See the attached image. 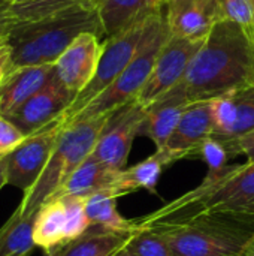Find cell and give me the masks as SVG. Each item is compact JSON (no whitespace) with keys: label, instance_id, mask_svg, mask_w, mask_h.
I'll return each mask as SVG.
<instances>
[{"label":"cell","instance_id":"cell-1","mask_svg":"<svg viewBox=\"0 0 254 256\" xmlns=\"http://www.w3.org/2000/svg\"><path fill=\"white\" fill-rule=\"evenodd\" d=\"M189 102L214 100L254 86V40L232 21H220L207 36L181 81Z\"/></svg>","mask_w":254,"mask_h":256},{"label":"cell","instance_id":"cell-2","mask_svg":"<svg viewBox=\"0 0 254 256\" xmlns=\"http://www.w3.org/2000/svg\"><path fill=\"white\" fill-rule=\"evenodd\" d=\"M254 218V162L208 172L195 189L135 219L138 228L199 216Z\"/></svg>","mask_w":254,"mask_h":256},{"label":"cell","instance_id":"cell-3","mask_svg":"<svg viewBox=\"0 0 254 256\" xmlns=\"http://www.w3.org/2000/svg\"><path fill=\"white\" fill-rule=\"evenodd\" d=\"M82 33L105 36L100 18L91 3L40 20L12 24L6 34L12 66L16 69L54 64L63 51Z\"/></svg>","mask_w":254,"mask_h":256},{"label":"cell","instance_id":"cell-4","mask_svg":"<svg viewBox=\"0 0 254 256\" xmlns=\"http://www.w3.org/2000/svg\"><path fill=\"white\" fill-rule=\"evenodd\" d=\"M174 256H243L254 238V218L199 216L150 226Z\"/></svg>","mask_w":254,"mask_h":256},{"label":"cell","instance_id":"cell-5","mask_svg":"<svg viewBox=\"0 0 254 256\" xmlns=\"http://www.w3.org/2000/svg\"><path fill=\"white\" fill-rule=\"evenodd\" d=\"M108 116L64 123L48 165L16 207L22 214L34 216L39 207L54 196L69 176L93 153Z\"/></svg>","mask_w":254,"mask_h":256},{"label":"cell","instance_id":"cell-6","mask_svg":"<svg viewBox=\"0 0 254 256\" xmlns=\"http://www.w3.org/2000/svg\"><path fill=\"white\" fill-rule=\"evenodd\" d=\"M168 38H169V30L165 18V8H163L150 18L148 28L142 39V44L133 60L129 63V66L106 90H103L97 98H94L72 120L100 117L129 104L130 100H135L141 88L145 86L147 80L150 78L156 58L162 46L168 40Z\"/></svg>","mask_w":254,"mask_h":256},{"label":"cell","instance_id":"cell-7","mask_svg":"<svg viewBox=\"0 0 254 256\" xmlns=\"http://www.w3.org/2000/svg\"><path fill=\"white\" fill-rule=\"evenodd\" d=\"M153 15L136 22L135 26L129 27L127 30L121 32L112 38L105 39L96 74H94L93 80L85 86V88H82L76 94V98L72 102V105L69 106V110L63 114L64 123L72 120L94 98H97L103 90H106L120 76V74L129 66V63L133 60V57L136 56V52L142 44V39L148 28L150 18Z\"/></svg>","mask_w":254,"mask_h":256},{"label":"cell","instance_id":"cell-8","mask_svg":"<svg viewBox=\"0 0 254 256\" xmlns=\"http://www.w3.org/2000/svg\"><path fill=\"white\" fill-rule=\"evenodd\" d=\"M64 128L63 116L28 135L6 159V184L28 192L42 176Z\"/></svg>","mask_w":254,"mask_h":256},{"label":"cell","instance_id":"cell-9","mask_svg":"<svg viewBox=\"0 0 254 256\" xmlns=\"http://www.w3.org/2000/svg\"><path fill=\"white\" fill-rule=\"evenodd\" d=\"M144 116L145 106L136 99L109 112L91 156L115 171L127 168L130 148L139 135Z\"/></svg>","mask_w":254,"mask_h":256},{"label":"cell","instance_id":"cell-10","mask_svg":"<svg viewBox=\"0 0 254 256\" xmlns=\"http://www.w3.org/2000/svg\"><path fill=\"white\" fill-rule=\"evenodd\" d=\"M204 40L174 38L169 34L156 58L151 75L141 88L136 100L142 106H148L157 98L178 86Z\"/></svg>","mask_w":254,"mask_h":256},{"label":"cell","instance_id":"cell-11","mask_svg":"<svg viewBox=\"0 0 254 256\" xmlns=\"http://www.w3.org/2000/svg\"><path fill=\"white\" fill-rule=\"evenodd\" d=\"M75 98L76 93L54 76L34 96L4 117L28 136L60 118L69 110Z\"/></svg>","mask_w":254,"mask_h":256},{"label":"cell","instance_id":"cell-12","mask_svg":"<svg viewBox=\"0 0 254 256\" xmlns=\"http://www.w3.org/2000/svg\"><path fill=\"white\" fill-rule=\"evenodd\" d=\"M165 18L171 36L204 40L222 21L220 0H169Z\"/></svg>","mask_w":254,"mask_h":256},{"label":"cell","instance_id":"cell-13","mask_svg":"<svg viewBox=\"0 0 254 256\" xmlns=\"http://www.w3.org/2000/svg\"><path fill=\"white\" fill-rule=\"evenodd\" d=\"M102 50L100 36L94 33L79 34L54 63L57 80L78 94L93 80Z\"/></svg>","mask_w":254,"mask_h":256},{"label":"cell","instance_id":"cell-14","mask_svg":"<svg viewBox=\"0 0 254 256\" xmlns=\"http://www.w3.org/2000/svg\"><path fill=\"white\" fill-rule=\"evenodd\" d=\"M211 106L214 138L231 141L254 129V86L223 94L211 100Z\"/></svg>","mask_w":254,"mask_h":256},{"label":"cell","instance_id":"cell-15","mask_svg":"<svg viewBox=\"0 0 254 256\" xmlns=\"http://www.w3.org/2000/svg\"><path fill=\"white\" fill-rule=\"evenodd\" d=\"M189 105V98L183 84L180 82L172 90L145 106V116L139 129V135L150 138L156 148L165 147Z\"/></svg>","mask_w":254,"mask_h":256},{"label":"cell","instance_id":"cell-16","mask_svg":"<svg viewBox=\"0 0 254 256\" xmlns=\"http://www.w3.org/2000/svg\"><path fill=\"white\" fill-rule=\"evenodd\" d=\"M213 106L211 100H201L190 104L183 112L174 134L165 144L178 160L186 158H193L198 146L213 136Z\"/></svg>","mask_w":254,"mask_h":256},{"label":"cell","instance_id":"cell-17","mask_svg":"<svg viewBox=\"0 0 254 256\" xmlns=\"http://www.w3.org/2000/svg\"><path fill=\"white\" fill-rule=\"evenodd\" d=\"M55 76L54 64L25 66L13 69L0 87V114L7 116Z\"/></svg>","mask_w":254,"mask_h":256},{"label":"cell","instance_id":"cell-18","mask_svg":"<svg viewBox=\"0 0 254 256\" xmlns=\"http://www.w3.org/2000/svg\"><path fill=\"white\" fill-rule=\"evenodd\" d=\"M96 9L105 38H112L163 9L159 0H90Z\"/></svg>","mask_w":254,"mask_h":256},{"label":"cell","instance_id":"cell-19","mask_svg":"<svg viewBox=\"0 0 254 256\" xmlns=\"http://www.w3.org/2000/svg\"><path fill=\"white\" fill-rule=\"evenodd\" d=\"M118 172L120 171L109 168L108 165L90 154L69 176V178L51 198L88 196L96 192H112L115 195V183Z\"/></svg>","mask_w":254,"mask_h":256},{"label":"cell","instance_id":"cell-20","mask_svg":"<svg viewBox=\"0 0 254 256\" xmlns=\"http://www.w3.org/2000/svg\"><path fill=\"white\" fill-rule=\"evenodd\" d=\"M177 160L178 159L175 158V154H172L168 148H157L156 153H153L147 159L118 172L115 195L120 198L136 190H147L153 195H157V184L165 166Z\"/></svg>","mask_w":254,"mask_h":256},{"label":"cell","instance_id":"cell-21","mask_svg":"<svg viewBox=\"0 0 254 256\" xmlns=\"http://www.w3.org/2000/svg\"><path fill=\"white\" fill-rule=\"evenodd\" d=\"M135 232L90 228L81 237L60 244L46 256H115L129 244Z\"/></svg>","mask_w":254,"mask_h":256},{"label":"cell","instance_id":"cell-22","mask_svg":"<svg viewBox=\"0 0 254 256\" xmlns=\"http://www.w3.org/2000/svg\"><path fill=\"white\" fill-rule=\"evenodd\" d=\"M33 240L36 248L49 254L66 243V207L63 198H49L34 214Z\"/></svg>","mask_w":254,"mask_h":256},{"label":"cell","instance_id":"cell-23","mask_svg":"<svg viewBox=\"0 0 254 256\" xmlns=\"http://www.w3.org/2000/svg\"><path fill=\"white\" fill-rule=\"evenodd\" d=\"M117 200L112 192H96L84 196L85 212L91 228H102L108 231L118 232H133L138 231L135 220L123 218L117 210Z\"/></svg>","mask_w":254,"mask_h":256},{"label":"cell","instance_id":"cell-24","mask_svg":"<svg viewBox=\"0 0 254 256\" xmlns=\"http://www.w3.org/2000/svg\"><path fill=\"white\" fill-rule=\"evenodd\" d=\"M34 216H25L18 208L0 228V256H30L36 249L33 240Z\"/></svg>","mask_w":254,"mask_h":256},{"label":"cell","instance_id":"cell-25","mask_svg":"<svg viewBox=\"0 0 254 256\" xmlns=\"http://www.w3.org/2000/svg\"><path fill=\"white\" fill-rule=\"evenodd\" d=\"M85 3H90V0H28L21 4H10L9 20L10 24L34 21Z\"/></svg>","mask_w":254,"mask_h":256},{"label":"cell","instance_id":"cell-26","mask_svg":"<svg viewBox=\"0 0 254 256\" xmlns=\"http://www.w3.org/2000/svg\"><path fill=\"white\" fill-rule=\"evenodd\" d=\"M126 249L135 256H174L165 240L151 228H138Z\"/></svg>","mask_w":254,"mask_h":256},{"label":"cell","instance_id":"cell-27","mask_svg":"<svg viewBox=\"0 0 254 256\" xmlns=\"http://www.w3.org/2000/svg\"><path fill=\"white\" fill-rule=\"evenodd\" d=\"M222 21L238 24L254 40V0H220Z\"/></svg>","mask_w":254,"mask_h":256},{"label":"cell","instance_id":"cell-28","mask_svg":"<svg viewBox=\"0 0 254 256\" xmlns=\"http://www.w3.org/2000/svg\"><path fill=\"white\" fill-rule=\"evenodd\" d=\"M66 207V242L75 240L85 234L91 224L85 212L84 196H64Z\"/></svg>","mask_w":254,"mask_h":256},{"label":"cell","instance_id":"cell-29","mask_svg":"<svg viewBox=\"0 0 254 256\" xmlns=\"http://www.w3.org/2000/svg\"><path fill=\"white\" fill-rule=\"evenodd\" d=\"M193 158H201L207 164L208 172H217L222 171L225 166H228L226 164L231 154L226 146L220 140L214 136H208L198 146V148L193 153Z\"/></svg>","mask_w":254,"mask_h":256},{"label":"cell","instance_id":"cell-30","mask_svg":"<svg viewBox=\"0 0 254 256\" xmlns=\"http://www.w3.org/2000/svg\"><path fill=\"white\" fill-rule=\"evenodd\" d=\"M25 138L12 122L0 114V160L6 159Z\"/></svg>","mask_w":254,"mask_h":256},{"label":"cell","instance_id":"cell-31","mask_svg":"<svg viewBox=\"0 0 254 256\" xmlns=\"http://www.w3.org/2000/svg\"><path fill=\"white\" fill-rule=\"evenodd\" d=\"M222 142L226 146L231 156L244 154L247 158V162H254V129L240 138Z\"/></svg>","mask_w":254,"mask_h":256},{"label":"cell","instance_id":"cell-32","mask_svg":"<svg viewBox=\"0 0 254 256\" xmlns=\"http://www.w3.org/2000/svg\"><path fill=\"white\" fill-rule=\"evenodd\" d=\"M13 70L12 66V57H10V48L7 45V40L4 45L0 46V87L9 76V74Z\"/></svg>","mask_w":254,"mask_h":256},{"label":"cell","instance_id":"cell-33","mask_svg":"<svg viewBox=\"0 0 254 256\" xmlns=\"http://www.w3.org/2000/svg\"><path fill=\"white\" fill-rule=\"evenodd\" d=\"M9 8L10 0H0V34L6 36L10 28V20H9Z\"/></svg>","mask_w":254,"mask_h":256},{"label":"cell","instance_id":"cell-34","mask_svg":"<svg viewBox=\"0 0 254 256\" xmlns=\"http://www.w3.org/2000/svg\"><path fill=\"white\" fill-rule=\"evenodd\" d=\"M3 186H6V166H4V159L0 160V190H1Z\"/></svg>","mask_w":254,"mask_h":256},{"label":"cell","instance_id":"cell-35","mask_svg":"<svg viewBox=\"0 0 254 256\" xmlns=\"http://www.w3.org/2000/svg\"><path fill=\"white\" fill-rule=\"evenodd\" d=\"M243 256H254V238H253V242L250 243V246L247 248V250L244 252V255Z\"/></svg>","mask_w":254,"mask_h":256},{"label":"cell","instance_id":"cell-36","mask_svg":"<svg viewBox=\"0 0 254 256\" xmlns=\"http://www.w3.org/2000/svg\"><path fill=\"white\" fill-rule=\"evenodd\" d=\"M115 256H135V255H133L132 252H129V250H127V249L124 248L123 250H120V252H118V254H117Z\"/></svg>","mask_w":254,"mask_h":256},{"label":"cell","instance_id":"cell-37","mask_svg":"<svg viewBox=\"0 0 254 256\" xmlns=\"http://www.w3.org/2000/svg\"><path fill=\"white\" fill-rule=\"evenodd\" d=\"M28 0H10V4H21V3H25Z\"/></svg>","mask_w":254,"mask_h":256},{"label":"cell","instance_id":"cell-38","mask_svg":"<svg viewBox=\"0 0 254 256\" xmlns=\"http://www.w3.org/2000/svg\"><path fill=\"white\" fill-rule=\"evenodd\" d=\"M6 40H7V38L0 34V46H1V45H4V44H6Z\"/></svg>","mask_w":254,"mask_h":256},{"label":"cell","instance_id":"cell-39","mask_svg":"<svg viewBox=\"0 0 254 256\" xmlns=\"http://www.w3.org/2000/svg\"><path fill=\"white\" fill-rule=\"evenodd\" d=\"M168 2H169V0H159V3H160V6H163V8H165V4H166Z\"/></svg>","mask_w":254,"mask_h":256}]
</instances>
